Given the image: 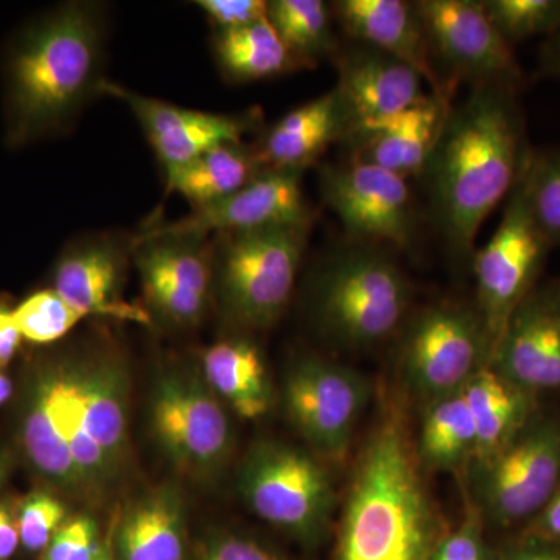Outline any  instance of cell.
Wrapping results in <instances>:
<instances>
[{
	"label": "cell",
	"mask_w": 560,
	"mask_h": 560,
	"mask_svg": "<svg viewBox=\"0 0 560 560\" xmlns=\"http://www.w3.org/2000/svg\"><path fill=\"white\" fill-rule=\"evenodd\" d=\"M261 172L253 145L223 143L206 151L184 167L165 173L167 191L178 194L191 210L208 208L237 194Z\"/></svg>",
	"instance_id": "27"
},
{
	"label": "cell",
	"mask_w": 560,
	"mask_h": 560,
	"mask_svg": "<svg viewBox=\"0 0 560 560\" xmlns=\"http://www.w3.org/2000/svg\"><path fill=\"white\" fill-rule=\"evenodd\" d=\"M550 243L534 223L522 178L508 197L495 234L474 253L477 311L490 350H495L511 316L536 289ZM492 360V357H490Z\"/></svg>",
	"instance_id": "13"
},
{
	"label": "cell",
	"mask_w": 560,
	"mask_h": 560,
	"mask_svg": "<svg viewBox=\"0 0 560 560\" xmlns=\"http://www.w3.org/2000/svg\"><path fill=\"white\" fill-rule=\"evenodd\" d=\"M135 235L101 232L68 243L51 271V290L95 318L151 324L145 311L121 301Z\"/></svg>",
	"instance_id": "16"
},
{
	"label": "cell",
	"mask_w": 560,
	"mask_h": 560,
	"mask_svg": "<svg viewBox=\"0 0 560 560\" xmlns=\"http://www.w3.org/2000/svg\"><path fill=\"white\" fill-rule=\"evenodd\" d=\"M490 366L541 397L560 393V296L555 285L534 289L511 316Z\"/></svg>",
	"instance_id": "19"
},
{
	"label": "cell",
	"mask_w": 560,
	"mask_h": 560,
	"mask_svg": "<svg viewBox=\"0 0 560 560\" xmlns=\"http://www.w3.org/2000/svg\"><path fill=\"white\" fill-rule=\"evenodd\" d=\"M453 95L430 92L411 108L353 136L350 161L377 165L407 179L422 175L453 108Z\"/></svg>",
	"instance_id": "22"
},
{
	"label": "cell",
	"mask_w": 560,
	"mask_h": 560,
	"mask_svg": "<svg viewBox=\"0 0 560 560\" xmlns=\"http://www.w3.org/2000/svg\"><path fill=\"white\" fill-rule=\"evenodd\" d=\"M106 14L97 2H68L14 33L3 54L5 143L21 149L72 128L102 95Z\"/></svg>",
	"instance_id": "3"
},
{
	"label": "cell",
	"mask_w": 560,
	"mask_h": 560,
	"mask_svg": "<svg viewBox=\"0 0 560 560\" xmlns=\"http://www.w3.org/2000/svg\"><path fill=\"white\" fill-rule=\"evenodd\" d=\"M132 264L138 268L151 323L173 331H189L200 326L213 304L209 237L145 228L135 235Z\"/></svg>",
	"instance_id": "11"
},
{
	"label": "cell",
	"mask_w": 560,
	"mask_h": 560,
	"mask_svg": "<svg viewBox=\"0 0 560 560\" xmlns=\"http://www.w3.org/2000/svg\"><path fill=\"white\" fill-rule=\"evenodd\" d=\"M517 91L477 86L453 106L422 175L430 210L448 248L474 256L481 224L517 186L533 150Z\"/></svg>",
	"instance_id": "2"
},
{
	"label": "cell",
	"mask_w": 560,
	"mask_h": 560,
	"mask_svg": "<svg viewBox=\"0 0 560 560\" xmlns=\"http://www.w3.org/2000/svg\"><path fill=\"white\" fill-rule=\"evenodd\" d=\"M302 172L265 171L237 194L208 208L191 210L184 219L156 221L149 230L209 237L226 232L312 226L313 210L302 190Z\"/></svg>",
	"instance_id": "18"
},
{
	"label": "cell",
	"mask_w": 560,
	"mask_h": 560,
	"mask_svg": "<svg viewBox=\"0 0 560 560\" xmlns=\"http://www.w3.org/2000/svg\"><path fill=\"white\" fill-rule=\"evenodd\" d=\"M243 503L261 522L298 544L315 548L329 539L337 492L324 459L287 442H256L238 466Z\"/></svg>",
	"instance_id": "7"
},
{
	"label": "cell",
	"mask_w": 560,
	"mask_h": 560,
	"mask_svg": "<svg viewBox=\"0 0 560 560\" xmlns=\"http://www.w3.org/2000/svg\"><path fill=\"white\" fill-rule=\"evenodd\" d=\"M16 512L10 504L0 501V560H9L20 547Z\"/></svg>",
	"instance_id": "42"
},
{
	"label": "cell",
	"mask_w": 560,
	"mask_h": 560,
	"mask_svg": "<svg viewBox=\"0 0 560 560\" xmlns=\"http://www.w3.org/2000/svg\"><path fill=\"white\" fill-rule=\"evenodd\" d=\"M342 31L361 44L410 66L436 94H455L434 68L429 38L415 3L404 0H340L330 7Z\"/></svg>",
	"instance_id": "21"
},
{
	"label": "cell",
	"mask_w": 560,
	"mask_h": 560,
	"mask_svg": "<svg viewBox=\"0 0 560 560\" xmlns=\"http://www.w3.org/2000/svg\"><path fill=\"white\" fill-rule=\"evenodd\" d=\"M198 10L205 13L215 32L234 31L267 18L265 0H198Z\"/></svg>",
	"instance_id": "38"
},
{
	"label": "cell",
	"mask_w": 560,
	"mask_h": 560,
	"mask_svg": "<svg viewBox=\"0 0 560 560\" xmlns=\"http://www.w3.org/2000/svg\"><path fill=\"white\" fill-rule=\"evenodd\" d=\"M482 3L490 21L511 46L560 31V0H485Z\"/></svg>",
	"instance_id": "33"
},
{
	"label": "cell",
	"mask_w": 560,
	"mask_h": 560,
	"mask_svg": "<svg viewBox=\"0 0 560 560\" xmlns=\"http://www.w3.org/2000/svg\"><path fill=\"white\" fill-rule=\"evenodd\" d=\"M267 20L301 69L338 54L331 28L334 14L320 0H270Z\"/></svg>",
	"instance_id": "30"
},
{
	"label": "cell",
	"mask_w": 560,
	"mask_h": 560,
	"mask_svg": "<svg viewBox=\"0 0 560 560\" xmlns=\"http://www.w3.org/2000/svg\"><path fill=\"white\" fill-rule=\"evenodd\" d=\"M497 550L486 537L480 511L467 501V511L458 528L445 533L430 560H495Z\"/></svg>",
	"instance_id": "35"
},
{
	"label": "cell",
	"mask_w": 560,
	"mask_h": 560,
	"mask_svg": "<svg viewBox=\"0 0 560 560\" xmlns=\"http://www.w3.org/2000/svg\"><path fill=\"white\" fill-rule=\"evenodd\" d=\"M477 448V427L463 389L429 401L416 453L420 466L453 471L469 467Z\"/></svg>",
	"instance_id": "28"
},
{
	"label": "cell",
	"mask_w": 560,
	"mask_h": 560,
	"mask_svg": "<svg viewBox=\"0 0 560 560\" xmlns=\"http://www.w3.org/2000/svg\"><path fill=\"white\" fill-rule=\"evenodd\" d=\"M151 436L180 474L213 480L230 463L234 433L226 405L206 382L200 366L165 363L149 401Z\"/></svg>",
	"instance_id": "9"
},
{
	"label": "cell",
	"mask_w": 560,
	"mask_h": 560,
	"mask_svg": "<svg viewBox=\"0 0 560 560\" xmlns=\"http://www.w3.org/2000/svg\"><path fill=\"white\" fill-rule=\"evenodd\" d=\"M400 405L364 441L338 523L334 560H430L445 530L420 475Z\"/></svg>",
	"instance_id": "4"
},
{
	"label": "cell",
	"mask_w": 560,
	"mask_h": 560,
	"mask_svg": "<svg viewBox=\"0 0 560 560\" xmlns=\"http://www.w3.org/2000/svg\"><path fill=\"white\" fill-rule=\"evenodd\" d=\"M13 393V382H11V378L7 377V375L0 371V407L11 399Z\"/></svg>",
	"instance_id": "45"
},
{
	"label": "cell",
	"mask_w": 560,
	"mask_h": 560,
	"mask_svg": "<svg viewBox=\"0 0 560 560\" xmlns=\"http://www.w3.org/2000/svg\"><path fill=\"white\" fill-rule=\"evenodd\" d=\"M556 290H558L559 296H560V280L558 283H556Z\"/></svg>",
	"instance_id": "47"
},
{
	"label": "cell",
	"mask_w": 560,
	"mask_h": 560,
	"mask_svg": "<svg viewBox=\"0 0 560 560\" xmlns=\"http://www.w3.org/2000/svg\"><path fill=\"white\" fill-rule=\"evenodd\" d=\"M407 276L371 246L334 254L316 270L308 308L320 334L348 349L372 348L396 334L410 308Z\"/></svg>",
	"instance_id": "5"
},
{
	"label": "cell",
	"mask_w": 560,
	"mask_h": 560,
	"mask_svg": "<svg viewBox=\"0 0 560 560\" xmlns=\"http://www.w3.org/2000/svg\"><path fill=\"white\" fill-rule=\"evenodd\" d=\"M352 135L348 109L337 88L298 106L253 145L264 171L302 172L337 142Z\"/></svg>",
	"instance_id": "23"
},
{
	"label": "cell",
	"mask_w": 560,
	"mask_h": 560,
	"mask_svg": "<svg viewBox=\"0 0 560 560\" xmlns=\"http://www.w3.org/2000/svg\"><path fill=\"white\" fill-rule=\"evenodd\" d=\"M540 70L544 75L560 80V31L545 39L540 50Z\"/></svg>",
	"instance_id": "43"
},
{
	"label": "cell",
	"mask_w": 560,
	"mask_h": 560,
	"mask_svg": "<svg viewBox=\"0 0 560 560\" xmlns=\"http://www.w3.org/2000/svg\"><path fill=\"white\" fill-rule=\"evenodd\" d=\"M102 550L97 523L90 515H77L51 537L40 560H95Z\"/></svg>",
	"instance_id": "36"
},
{
	"label": "cell",
	"mask_w": 560,
	"mask_h": 560,
	"mask_svg": "<svg viewBox=\"0 0 560 560\" xmlns=\"http://www.w3.org/2000/svg\"><path fill=\"white\" fill-rule=\"evenodd\" d=\"M463 393L477 427L474 460L495 455L541 407L540 397L518 388L490 364L470 378Z\"/></svg>",
	"instance_id": "26"
},
{
	"label": "cell",
	"mask_w": 560,
	"mask_h": 560,
	"mask_svg": "<svg viewBox=\"0 0 560 560\" xmlns=\"http://www.w3.org/2000/svg\"><path fill=\"white\" fill-rule=\"evenodd\" d=\"M22 340L24 338L14 323L13 308L0 298V371L16 357Z\"/></svg>",
	"instance_id": "41"
},
{
	"label": "cell",
	"mask_w": 560,
	"mask_h": 560,
	"mask_svg": "<svg viewBox=\"0 0 560 560\" xmlns=\"http://www.w3.org/2000/svg\"><path fill=\"white\" fill-rule=\"evenodd\" d=\"M187 504L183 489L164 482L127 504L114 534L116 560H184Z\"/></svg>",
	"instance_id": "24"
},
{
	"label": "cell",
	"mask_w": 560,
	"mask_h": 560,
	"mask_svg": "<svg viewBox=\"0 0 560 560\" xmlns=\"http://www.w3.org/2000/svg\"><path fill=\"white\" fill-rule=\"evenodd\" d=\"M415 3L431 57L442 83L456 90L459 81L477 86L517 91L523 72L514 49L478 0H419Z\"/></svg>",
	"instance_id": "12"
},
{
	"label": "cell",
	"mask_w": 560,
	"mask_h": 560,
	"mask_svg": "<svg viewBox=\"0 0 560 560\" xmlns=\"http://www.w3.org/2000/svg\"><path fill=\"white\" fill-rule=\"evenodd\" d=\"M489 338L477 311L441 304L415 316L405 331L400 366L405 381L429 401L456 393L490 364Z\"/></svg>",
	"instance_id": "14"
},
{
	"label": "cell",
	"mask_w": 560,
	"mask_h": 560,
	"mask_svg": "<svg viewBox=\"0 0 560 560\" xmlns=\"http://www.w3.org/2000/svg\"><path fill=\"white\" fill-rule=\"evenodd\" d=\"M13 318L24 340L54 345L68 337L90 315L72 307L57 291H36L13 308Z\"/></svg>",
	"instance_id": "32"
},
{
	"label": "cell",
	"mask_w": 560,
	"mask_h": 560,
	"mask_svg": "<svg viewBox=\"0 0 560 560\" xmlns=\"http://www.w3.org/2000/svg\"><path fill=\"white\" fill-rule=\"evenodd\" d=\"M95 560H114L113 556L109 555L108 548L103 547L101 556Z\"/></svg>",
	"instance_id": "46"
},
{
	"label": "cell",
	"mask_w": 560,
	"mask_h": 560,
	"mask_svg": "<svg viewBox=\"0 0 560 560\" xmlns=\"http://www.w3.org/2000/svg\"><path fill=\"white\" fill-rule=\"evenodd\" d=\"M522 184L534 223L551 248L560 245V151H533Z\"/></svg>",
	"instance_id": "31"
},
{
	"label": "cell",
	"mask_w": 560,
	"mask_h": 560,
	"mask_svg": "<svg viewBox=\"0 0 560 560\" xmlns=\"http://www.w3.org/2000/svg\"><path fill=\"white\" fill-rule=\"evenodd\" d=\"M495 560H560V547L536 534L521 530L497 550Z\"/></svg>",
	"instance_id": "39"
},
{
	"label": "cell",
	"mask_w": 560,
	"mask_h": 560,
	"mask_svg": "<svg viewBox=\"0 0 560 560\" xmlns=\"http://www.w3.org/2000/svg\"><path fill=\"white\" fill-rule=\"evenodd\" d=\"M102 95L117 98L130 108L164 173L184 167L223 143H242L260 119L253 110L215 114L183 108L160 98L145 97L108 80L103 84Z\"/></svg>",
	"instance_id": "17"
},
{
	"label": "cell",
	"mask_w": 560,
	"mask_h": 560,
	"mask_svg": "<svg viewBox=\"0 0 560 560\" xmlns=\"http://www.w3.org/2000/svg\"><path fill=\"white\" fill-rule=\"evenodd\" d=\"M312 226L226 232L212 241L213 304L237 330L270 329L290 304Z\"/></svg>",
	"instance_id": "6"
},
{
	"label": "cell",
	"mask_w": 560,
	"mask_h": 560,
	"mask_svg": "<svg viewBox=\"0 0 560 560\" xmlns=\"http://www.w3.org/2000/svg\"><path fill=\"white\" fill-rule=\"evenodd\" d=\"M191 560H283L267 545L232 530L217 529L198 545Z\"/></svg>",
	"instance_id": "37"
},
{
	"label": "cell",
	"mask_w": 560,
	"mask_h": 560,
	"mask_svg": "<svg viewBox=\"0 0 560 560\" xmlns=\"http://www.w3.org/2000/svg\"><path fill=\"white\" fill-rule=\"evenodd\" d=\"M467 469L486 528L522 530L560 486V410L540 407L514 440Z\"/></svg>",
	"instance_id": "8"
},
{
	"label": "cell",
	"mask_w": 560,
	"mask_h": 560,
	"mask_svg": "<svg viewBox=\"0 0 560 560\" xmlns=\"http://www.w3.org/2000/svg\"><path fill=\"white\" fill-rule=\"evenodd\" d=\"M522 530L536 534L541 539L551 541L560 547V486L544 510L536 515Z\"/></svg>",
	"instance_id": "40"
},
{
	"label": "cell",
	"mask_w": 560,
	"mask_h": 560,
	"mask_svg": "<svg viewBox=\"0 0 560 560\" xmlns=\"http://www.w3.org/2000/svg\"><path fill=\"white\" fill-rule=\"evenodd\" d=\"M22 547L31 552H43L51 537L68 522V506L50 492L38 489L25 495L14 508Z\"/></svg>",
	"instance_id": "34"
},
{
	"label": "cell",
	"mask_w": 560,
	"mask_h": 560,
	"mask_svg": "<svg viewBox=\"0 0 560 560\" xmlns=\"http://www.w3.org/2000/svg\"><path fill=\"white\" fill-rule=\"evenodd\" d=\"M319 189L349 238L408 248L416 234V208L408 179L377 165H324Z\"/></svg>",
	"instance_id": "15"
},
{
	"label": "cell",
	"mask_w": 560,
	"mask_h": 560,
	"mask_svg": "<svg viewBox=\"0 0 560 560\" xmlns=\"http://www.w3.org/2000/svg\"><path fill=\"white\" fill-rule=\"evenodd\" d=\"M337 90L348 109L352 135L377 127L423 98L422 77L385 51L357 44L335 55ZM348 140V142H349Z\"/></svg>",
	"instance_id": "20"
},
{
	"label": "cell",
	"mask_w": 560,
	"mask_h": 560,
	"mask_svg": "<svg viewBox=\"0 0 560 560\" xmlns=\"http://www.w3.org/2000/svg\"><path fill=\"white\" fill-rule=\"evenodd\" d=\"M130 394L127 359L108 338L39 355L25 377L18 429L32 469L72 499H108L130 466Z\"/></svg>",
	"instance_id": "1"
},
{
	"label": "cell",
	"mask_w": 560,
	"mask_h": 560,
	"mask_svg": "<svg viewBox=\"0 0 560 560\" xmlns=\"http://www.w3.org/2000/svg\"><path fill=\"white\" fill-rule=\"evenodd\" d=\"M13 455L9 448L0 447V489L9 481L11 470H13Z\"/></svg>",
	"instance_id": "44"
},
{
	"label": "cell",
	"mask_w": 560,
	"mask_h": 560,
	"mask_svg": "<svg viewBox=\"0 0 560 560\" xmlns=\"http://www.w3.org/2000/svg\"><path fill=\"white\" fill-rule=\"evenodd\" d=\"M213 54L224 79L234 83L272 79L301 69L267 18L234 31L215 32Z\"/></svg>",
	"instance_id": "29"
},
{
	"label": "cell",
	"mask_w": 560,
	"mask_h": 560,
	"mask_svg": "<svg viewBox=\"0 0 560 560\" xmlns=\"http://www.w3.org/2000/svg\"><path fill=\"white\" fill-rule=\"evenodd\" d=\"M370 397L363 374L316 355L291 361L280 389L293 429L316 456L330 463L348 455Z\"/></svg>",
	"instance_id": "10"
},
{
	"label": "cell",
	"mask_w": 560,
	"mask_h": 560,
	"mask_svg": "<svg viewBox=\"0 0 560 560\" xmlns=\"http://www.w3.org/2000/svg\"><path fill=\"white\" fill-rule=\"evenodd\" d=\"M200 370L213 393L246 420L267 416L275 404V386L264 353L245 335L223 338L202 352Z\"/></svg>",
	"instance_id": "25"
}]
</instances>
